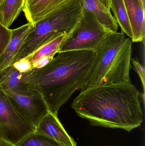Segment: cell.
I'll list each match as a JSON object with an SVG mask.
<instances>
[{
	"instance_id": "cell-1",
	"label": "cell",
	"mask_w": 145,
	"mask_h": 146,
	"mask_svg": "<svg viewBox=\"0 0 145 146\" xmlns=\"http://www.w3.org/2000/svg\"><path fill=\"white\" fill-rule=\"evenodd\" d=\"M140 95L131 82L89 86L81 90L71 107L92 126L129 132L143 121Z\"/></svg>"
},
{
	"instance_id": "cell-2",
	"label": "cell",
	"mask_w": 145,
	"mask_h": 146,
	"mask_svg": "<svg viewBox=\"0 0 145 146\" xmlns=\"http://www.w3.org/2000/svg\"><path fill=\"white\" fill-rule=\"evenodd\" d=\"M93 50L59 52L48 64L24 73L27 86L39 92L56 116L72 94L84 87L95 63Z\"/></svg>"
},
{
	"instance_id": "cell-3",
	"label": "cell",
	"mask_w": 145,
	"mask_h": 146,
	"mask_svg": "<svg viewBox=\"0 0 145 146\" xmlns=\"http://www.w3.org/2000/svg\"><path fill=\"white\" fill-rule=\"evenodd\" d=\"M132 44L123 33H110L95 50V63L83 88L131 82Z\"/></svg>"
},
{
	"instance_id": "cell-4",
	"label": "cell",
	"mask_w": 145,
	"mask_h": 146,
	"mask_svg": "<svg viewBox=\"0 0 145 146\" xmlns=\"http://www.w3.org/2000/svg\"><path fill=\"white\" fill-rule=\"evenodd\" d=\"M83 11L82 0H67L36 23L10 65L28 57L59 36L69 35L80 22Z\"/></svg>"
},
{
	"instance_id": "cell-5",
	"label": "cell",
	"mask_w": 145,
	"mask_h": 146,
	"mask_svg": "<svg viewBox=\"0 0 145 146\" xmlns=\"http://www.w3.org/2000/svg\"><path fill=\"white\" fill-rule=\"evenodd\" d=\"M111 32L101 25L93 14L83 10L81 21L62 42L59 52L83 50L95 51Z\"/></svg>"
},
{
	"instance_id": "cell-6",
	"label": "cell",
	"mask_w": 145,
	"mask_h": 146,
	"mask_svg": "<svg viewBox=\"0 0 145 146\" xmlns=\"http://www.w3.org/2000/svg\"><path fill=\"white\" fill-rule=\"evenodd\" d=\"M0 88V139L15 146L35 130Z\"/></svg>"
},
{
	"instance_id": "cell-7",
	"label": "cell",
	"mask_w": 145,
	"mask_h": 146,
	"mask_svg": "<svg viewBox=\"0 0 145 146\" xmlns=\"http://www.w3.org/2000/svg\"><path fill=\"white\" fill-rule=\"evenodd\" d=\"M4 92L18 112L35 128L49 112L42 95L35 90L24 94L9 90Z\"/></svg>"
},
{
	"instance_id": "cell-8",
	"label": "cell",
	"mask_w": 145,
	"mask_h": 146,
	"mask_svg": "<svg viewBox=\"0 0 145 146\" xmlns=\"http://www.w3.org/2000/svg\"><path fill=\"white\" fill-rule=\"evenodd\" d=\"M35 132L47 136L64 146H77L74 139L64 128L58 118L49 112L36 127Z\"/></svg>"
},
{
	"instance_id": "cell-9",
	"label": "cell",
	"mask_w": 145,
	"mask_h": 146,
	"mask_svg": "<svg viewBox=\"0 0 145 146\" xmlns=\"http://www.w3.org/2000/svg\"><path fill=\"white\" fill-rule=\"evenodd\" d=\"M132 33L133 42L144 43L145 7L140 0H123Z\"/></svg>"
},
{
	"instance_id": "cell-10",
	"label": "cell",
	"mask_w": 145,
	"mask_h": 146,
	"mask_svg": "<svg viewBox=\"0 0 145 146\" xmlns=\"http://www.w3.org/2000/svg\"><path fill=\"white\" fill-rule=\"evenodd\" d=\"M33 27V25L28 23L16 29L11 30L10 41L6 49L0 56V71L10 65Z\"/></svg>"
},
{
	"instance_id": "cell-11",
	"label": "cell",
	"mask_w": 145,
	"mask_h": 146,
	"mask_svg": "<svg viewBox=\"0 0 145 146\" xmlns=\"http://www.w3.org/2000/svg\"><path fill=\"white\" fill-rule=\"evenodd\" d=\"M67 0H32L24 4L23 12L28 23L34 25Z\"/></svg>"
},
{
	"instance_id": "cell-12",
	"label": "cell",
	"mask_w": 145,
	"mask_h": 146,
	"mask_svg": "<svg viewBox=\"0 0 145 146\" xmlns=\"http://www.w3.org/2000/svg\"><path fill=\"white\" fill-rule=\"evenodd\" d=\"M24 73L20 72L11 65L0 71V88L3 91H12L24 94L31 91L23 80Z\"/></svg>"
},
{
	"instance_id": "cell-13",
	"label": "cell",
	"mask_w": 145,
	"mask_h": 146,
	"mask_svg": "<svg viewBox=\"0 0 145 146\" xmlns=\"http://www.w3.org/2000/svg\"><path fill=\"white\" fill-rule=\"evenodd\" d=\"M67 36H59L27 57L32 63L33 69L42 67L51 61L58 53L60 45Z\"/></svg>"
},
{
	"instance_id": "cell-14",
	"label": "cell",
	"mask_w": 145,
	"mask_h": 146,
	"mask_svg": "<svg viewBox=\"0 0 145 146\" xmlns=\"http://www.w3.org/2000/svg\"><path fill=\"white\" fill-rule=\"evenodd\" d=\"M83 10L94 15L98 21L112 32H117L118 25L111 13L98 0H82Z\"/></svg>"
},
{
	"instance_id": "cell-15",
	"label": "cell",
	"mask_w": 145,
	"mask_h": 146,
	"mask_svg": "<svg viewBox=\"0 0 145 146\" xmlns=\"http://www.w3.org/2000/svg\"><path fill=\"white\" fill-rule=\"evenodd\" d=\"M25 0H3L0 4V21L9 28L23 10Z\"/></svg>"
},
{
	"instance_id": "cell-16",
	"label": "cell",
	"mask_w": 145,
	"mask_h": 146,
	"mask_svg": "<svg viewBox=\"0 0 145 146\" xmlns=\"http://www.w3.org/2000/svg\"><path fill=\"white\" fill-rule=\"evenodd\" d=\"M113 17L121 29L122 32L132 38V33L123 0H110Z\"/></svg>"
},
{
	"instance_id": "cell-17",
	"label": "cell",
	"mask_w": 145,
	"mask_h": 146,
	"mask_svg": "<svg viewBox=\"0 0 145 146\" xmlns=\"http://www.w3.org/2000/svg\"><path fill=\"white\" fill-rule=\"evenodd\" d=\"M14 146H64L47 136L36 132L27 135Z\"/></svg>"
},
{
	"instance_id": "cell-18",
	"label": "cell",
	"mask_w": 145,
	"mask_h": 146,
	"mask_svg": "<svg viewBox=\"0 0 145 146\" xmlns=\"http://www.w3.org/2000/svg\"><path fill=\"white\" fill-rule=\"evenodd\" d=\"M11 30L4 26L0 21V56L6 49L11 38Z\"/></svg>"
},
{
	"instance_id": "cell-19",
	"label": "cell",
	"mask_w": 145,
	"mask_h": 146,
	"mask_svg": "<svg viewBox=\"0 0 145 146\" xmlns=\"http://www.w3.org/2000/svg\"><path fill=\"white\" fill-rule=\"evenodd\" d=\"M12 65L21 73L27 72L33 69L32 63L27 57L16 62Z\"/></svg>"
},
{
	"instance_id": "cell-20",
	"label": "cell",
	"mask_w": 145,
	"mask_h": 146,
	"mask_svg": "<svg viewBox=\"0 0 145 146\" xmlns=\"http://www.w3.org/2000/svg\"><path fill=\"white\" fill-rule=\"evenodd\" d=\"M132 62L134 69L135 71L138 74L143 86L144 94L145 93V68L140 63L138 60L133 58L131 60Z\"/></svg>"
},
{
	"instance_id": "cell-21",
	"label": "cell",
	"mask_w": 145,
	"mask_h": 146,
	"mask_svg": "<svg viewBox=\"0 0 145 146\" xmlns=\"http://www.w3.org/2000/svg\"><path fill=\"white\" fill-rule=\"evenodd\" d=\"M98 1L106 9L111 11L110 0H98Z\"/></svg>"
},
{
	"instance_id": "cell-22",
	"label": "cell",
	"mask_w": 145,
	"mask_h": 146,
	"mask_svg": "<svg viewBox=\"0 0 145 146\" xmlns=\"http://www.w3.org/2000/svg\"><path fill=\"white\" fill-rule=\"evenodd\" d=\"M0 146H14L12 144H10L0 139Z\"/></svg>"
},
{
	"instance_id": "cell-23",
	"label": "cell",
	"mask_w": 145,
	"mask_h": 146,
	"mask_svg": "<svg viewBox=\"0 0 145 146\" xmlns=\"http://www.w3.org/2000/svg\"><path fill=\"white\" fill-rule=\"evenodd\" d=\"M31 1H32V0H25L24 4H26V3H28L30 2Z\"/></svg>"
},
{
	"instance_id": "cell-24",
	"label": "cell",
	"mask_w": 145,
	"mask_h": 146,
	"mask_svg": "<svg viewBox=\"0 0 145 146\" xmlns=\"http://www.w3.org/2000/svg\"><path fill=\"white\" fill-rule=\"evenodd\" d=\"M3 0H0V4L3 1Z\"/></svg>"
}]
</instances>
